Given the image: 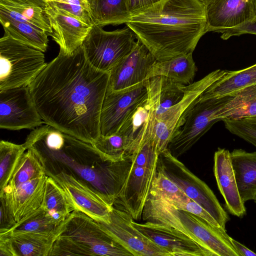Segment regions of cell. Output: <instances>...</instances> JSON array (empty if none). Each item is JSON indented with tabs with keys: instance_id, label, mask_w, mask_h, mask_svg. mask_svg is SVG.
<instances>
[{
	"instance_id": "obj_1",
	"label": "cell",
	"mask_w": 256,
	"mask_h": 256,
	"mask_svg": "<svg viewBox=\"0 0 256 256\" xmlns=\"http://www.w3.org/2000/svg\"><path fill=\"white\" fill-rule=\"evenodd\" d=\"M110 72L94 67L81 46L60 50L28 86L44 124L90 144L100 134V120Z\"/></svg>"
},
{
	"instance_id": "obj_2",
	"label": "cell",
	"mask_w": 256,
	"mask_h": 256,
	"mask_svg": "<svg viewBox=\"0 0 256 256\" xmlns=\"http://www.w3.org/2000/svg\"><path fill=\"white\" fill-rule=\"evenodd\" d=\"M126 24L157 62L192 54L208 32L206 6L200 0H164Z\"/></svg>"
},
{
	"instance_id": "obj_3",
	"label": "cell",
	"mask_w": 256,
	"mask_h": 256,
	"mask_svg": "<svg viewBox=\"0 0 256 256\" xmlns=\"http://www.w3.org/2000/svg\"><path fill=\"white\" fill-rule=\"evenodd\" d=\"M142 218L146 222L171 226L182 232L209 256H238L226 230L188 211L176 208L162 198L148 195Z\"/></svg>"
},
{
	"instance_id": "obj_4",
	"label": "cell",
	"mask_w": 256,
	"mask_h": 256,
	"mask_svg": "<svg viewBox=\"0 0 256 256\" xmlns=\"http://www.w3.org/2000/svg\"><path fill=\"white\" fill-rule=\"evenodd\" d=\"M132 256L86 214L73 211L53 246L50 256Z\"/></svg>"
},
{
	"instance_id": "obj_5",
	"label": "cell",
	"mask_w": 256,
	"mask_h": 256,
	"mask_svg": "<svg viewBox=\"0 0 256 256\" xmlns=\"http://www.w3.org/2000/svg\"><path fill=\"white\" fill-rule=\"evenodd\" d=\"M160 154L157 141L152 135L130 157L132 165L114 204L121 205L134 220L142 216L156 172Z\"/></svg>"
},
{
	"instance_id": "obj_6",
	"label": "cell",
	"mask_w": 256,
	"mask_h": 256,
	"mask_svg": "<svg viewBox=\"0 0 256 256\" xmlns=\"http://www.w3.org/2000/svg\"><path fill=\"white\" fill-rule=\"evenodd\" d=\"M46 64L44 52L4 32L0 39V90L28 86Z\"/></svg>"
},
{
	"instance_id": "obj_7",
	"label": "cell",
	"mask_w": 256,
	"mask_h": 256,
	"mask_svg": "<svg viewBox=\"0 0 256 256\" xmlns=\"http://www.w3.org/2000/svg\"><path fill=\"white\" fill-rule=\"evenodd\" d=\"M190 198L200 204L226 230L230 217L216 196L202 180L192 174L166 148L158 156V166Z\"/></svg>"
},
{
	"instance_id": "obj_8",
	"label": "cell",
	"mask_w": 256,
	"mask_h": 256,
	"mask_svg": "<svg viewBox=\"0 0 256 256\" xmlns=\"http://www.w3.org/2000/svg\"><path fill=\"white\" fill-rule=\"evenodd\" d=\"M128 26L122 29L106 31L93 25L82 44L86 58L96 69L110 72L134 48L137 41Z\"/></svg>"
},
{
	"instance_id": "obj_9",
	"label": "cell",
	"mask_w": 256,
	"mask_h": 256,
	"mask_svg": "<svg viewBox=\"0 0 256 256\" xmlns=\"http://www.w3.org/2000/svg\"><path fill=\"white\" fill-rule=\"evenodd\" d=\"M226 72L227 70L218 69L200 80L185 86L182 99L156 118L153 134L157 141L160 153L168 148L170 141L183 125L187 115L200 95Z\"/></svg>"
},
{
	"instance_id": "obj_10",
	"label": "cell",
	"mask_w": 256,
	"mask_h": 256,
	"mask_svg": "<svg viewBox=\"0 0 256 256\" xmlns=\"http://www.w3.org/2000/svg\"><path fill=\"white\" fill-rule=\"evenodd\" d=\"M230 96L198 100L187 115L184 124L170 141L168 148L178 158L190 150L216 122L218 112Z\"/></svg>"
},
{
	"instance_id": "obj_11",
	"label": "cell",
	"mask_w": 256,
	"mask_h": 256,
	"mask_svg": "<svg viewBox=\"0 0 256 256\" xmlns=\"http://www.w3.org/2000/svg\"><path fill=\"white\" fill-rule=\"evenodd\" d=\"M148 80L118 91L108 87L100 115V134L118 132L130 114L148 98Z\"/></svg>"
},
{
	"instance_id": "obj_12",
	"label": "cell",
	"mask_w": 256,
	"mask_h": 256,
	"mask_svg": "<svg viewBox=\"0 0 256 256\" xmlns=\"http://www.w3.org/2000/svg\"><path fill=\"white\" fill-rule=\"evenodd\" d=\"M62 188L74 210L97 222L108 223L114 202L105 194L90 188L71 174H48Z\"/></svg>"
},
{
	"instance_id": "obj_13",
	"label": "cell",
	"mask_w": 256,
	"mask_h": 256,
	"mask_svg": "<svg viewBox=\"0 0 256 256\" xmlns=\"http://www.w3.org/2000/svg\"><path fill=\"white\" fill-rule=\"evenodd\" d=\"M44 123L28 86L0 90L1 128L14 130L34 129Z\"/></svg>"
},
{
	"instance_id": "obj_14",
	"label": "cell",
	"mask_w": 256,
	"mask_h": 256,
	"mask_svg": "<svg viewBox=\"0 0 256 256\" xmlns=\"http://www.w3.org/2000/svg\"><path fill=\"white\" fill-rule=\"evenodd\" d=\"M130 214L113 206L108 223L97 222L100 228L132 254L133 256H170L132 224Z\"/></svg>"
},
{
	"instance_id": "obj_15",
	"label": "cell",
	"mask_w": 256,
	"mask_h": 256,
	"mask_svg": "<svg viewBox=\"0 0 256 256\" xmlns=\"http://www.w3.org/2000/svg\"><path fill=\"white\" fill-rule=\"evenodd\" d=\"M156 62L148 48L137 40L132 50L110 72L108 87L118 91L148 80V72Z\"/></svg>"
},
{
	"instance_id": "obj_16",
	"label": "cell",
	"mask_w": 256,
	"mask_h": 256,
	"mask_svg": "<svg viewBox=\"0 0 256 256\" xmlns=\"http://www.w3.org/2000/svg\"><path fill=\"white\" fill-rule=\"evenodd\" d=\"M46 12L52 30L50 36L60 50L66 54L72 53L82 45L93 26L50 4H47Z\"/></svg>"
},
{
	"instance_id": "obj_17",
	"label": "cell",
	"mask_w": 256,
	"mask_h": 256,
	"mask_svg": "<svg viewBox=\"0 0 256 256\" xmlns=\"http://www.w3.org/2000/svg\"><path fill=\"white\" fill-rule=\"evenodd\" d=\"M205 6L208 32L235 28L256 16V0H210Z\"/></svg>"
},
{
	"instance_id": "obj_18",
	"label": "cell",
	"mask_w": 256,
	"mask_h": 256,
	"mask_svg": "<svg viewBox=\"0 0 256 256\" xmlns=\"http://www.w3.org/2000/svg\"><path fill=\"white\" fill-rule=\"evenodd\" d=\"M134 220L132 223L136 228L170 256H209L196 242L174 228L150 222L139 224Z\"/></svg>"
},
{
	"instance_id": "obj_19",
	"label": "cell",
	"mask_w": 256,
	"mask_h": 256,
	"mask_svg": "<svg viewBox=\"0 0 256 256\" xmlns=\"http://www.w3.org/2000/svg\"><path fill=\"white\" fill-rule=\"evenodd\" d=\"M47 174L33 179L0 197L13 226L20 223L41 208Z\"/></svg>"
},
{
	"instance_id": "obj_20",
	"label": "cell",
	"mask_w": 256,
	"mask_h": 256,
	"mask_svg": "<svg viewBox=\"0 0 256 256\" xmlns=\"http://www.w3.org/2000/svg\"><path fill=\"white\" fill-rule=\"evenodd\" d=\"M148 98L130 114L118 130L126 140L128 158L154 134L156 99L148 86Z\"/></svg>"
},
{
	"instance_id": "obj_21",
	"label": "cell",
	"mask_w": 256,
	"mask_h": 256,
	"mask_svg": "<svg viewBox=\"0 0 256 256\" xmlns=\"http://www.w3.org/2000/svg\"><path fill=\"white\" fill-rule=\"evenodd\" d=\"M214 172L228 212L237 217H244L246 209L239 192L228 150L218 148L214 152Z\"/></svg>"
},
{
	"instance_id": "obj_22",
	"label": "cell",
	"mask_w": 256,
	"mask_h": 256,
	"mask_svg": "<svg viewBox=\"0 0 256 256\" xmlns=\"http://www.w3.org/2000/svg\"><path fill=\"white\" fill-rule=\"evenodd\" d=\"M45 0H0V18L28 23L52 32Z\"/></svg>"
},
{
	"instance_id": "obj_23",
	"label": "cell",
	"mask_w": 256,
	"mask_h": 256,
	"mask_svg": "<svg viewBox=\"0 0 256 256\" xmlns=\"http://www.w3.org/2000/svg\"><path fill=\"white\" fill-rule=\"evenodd\" d=\"M230 158L240 197L245 203L256 196V151L235 149Z\"/></svg>"
},
{
	"instance_id": "obj_24",
	"label": "cell",
	"mask_w": 256,
	"mask_h": 256,
	"mask_svg": "<svg viewBox=\"0 0 256 256\" xmlns=\"http://www.w3.org/2000/svg\"><path fill=\"white\" fill-rule=\"evenodd\" d=\"M67 218L63 225L54 231L28 232L10 236L16 256H50L55 242L64 229Z\"/></svg>"
},
{
	"instance_id": "obj_25",
	"label": "cell",
	"mask_w": 256,
	"mask_h": 256,
	"mask_svg": "<svg viewBox=\"0 0 256 256\" xmlns=\"http://www.w3.org/2000/svg\"><path fill=\"white\" fill-rule=\"evenodd\" d=\"M256 84V64L237 70H228L200 96L202 100L229 96L246 86Z\"/></svg>"
},
{
	"instance_id": "obj_26",
	"label": "cell",
	"mask_w": 256,
	"mask_h": 256,
	"mask_svg": "<svg viewBox=\"0 0 256 256\" xmlns=\"http://www.w3.org/2000/svg\"><path fill=\"white\" fill-rule=\"evenodd\" d=\"M197 68L192 54H180L163 62H156L150 68L148 78L165 76L183 85L192 84Z\"/></svg>"
},
{
	"instance_id": "obj_27",
	"label": "cell",
	"mask_w": 256,
	"mask_h": 256,
	"mask_svg": "<svg viewBox=\"0 0 256 256\" xmlns=\"http://www.w3.org/2000/svg\"><path fill=\"white\" fill-rule=\"evenodd\" d=\"M230 96L218 112L220 120L256 118V84L246 86Z\"/></svg>"
},
{
	"instance_id": "obj_28",
	"label": "cell",
	"mask_w": 256,
	"mask_h": 256,
	"mask_svg": "<svg viewBox=\"0 0 256 256\" xmlns=\"http://www.w3.org/2000/svg\"><path fill=\"white\" fill-rule=\"evenodd\" d=\"M22 154L20 161L1 197L21 185L43 174H46L44 156L34 147L31 146Z\"/></svg>"
},
{
	"instance_id": "obj_29",
	"label": "cell",
	"mask_w": 256,
	"mask_h": 256,
	"mask_svg": "<svg viewBox=\"0 0 256 256\" xmlns=\"http://www.w3.org/2000/svg\"><path fill=\"white\" fill-rule=\"evenodd\" d=\"M93 25L126 24L130 18L127 0H88Z\"/></svg>"
},
{
	"instance_id": "obj_30",
	"label": "cell",
	"mask_w": 256,
	"mask_h": 256,
	"mask_svg": "<svg viewBox=\"0 0 256 256\" xmlns=\"http://www.w3.org/2000/svg\"><path fill=\"white\" fill-rule=\"evenodd\" d=\"M41 207L49 217L59 223L74 210L62 188L49 175L46 178Z\"/></svg>"
},
{
	"instance_id": "obj_31",
	"label": "cell",
	"mask_w": 256,
	"mask_h": 256,
	"mask_svg": "<svg viewBox=\"0 0 256 256\" xmlns=\"http://www.w3.org/2000/svg\"><path fill=\"white\" fill-rule=\"evenodd\" d=\"M148 86L156 98V118L178 104L183 98L185 85L161 76L148 79Z\"/></svg>"
},
{
	"instance_id": "obj_32",
	"label": "cell",
	"mask_w": 256,
	"mask_h": 256,
	"mask_svg": "<svg viewBox=\"0 0 256 256\" xmlns=\"http://www.w3.org/2000/svg\"><path fill=\"white\" fill-rule=\"evenodd\" d=\"M4 32L12 38L33 46L42 52L48 46V34L44 30L28 23L0 18Z\"/></svg>"
},
{
	"instance_id": "obj_33",
	"label": "cell",
	"mask_w": 256,
	"mask_h": 256,
	"mask_svg": "<svg viewBox=\"0 0 256 256\" xmlns=\"http://www.w3.org/2000/svg\"><path fill=\"white\" fill-rule=\"evenodd\" d=\"M66 219L61 223L58 222L49 217L41 207L20 223L8 228L0 229V236L10 237L28 232H52L61 227Z\"/></svg>"
},
{
	"instance_id": "obj_34",
	"label": "cell",
	"mask_w": 256,
	"mask_h": 256,
	"mask_svg": "<svg viewBox=\"0 0 256 256\" xmlns=\"http://www.w3.org/2000/svg\"><path fill=\"white\" fill-rule=\"evenodd\" d=\"M92 146L104 162H118L128 158L126 138L118 132L109 136L100 134Z\"/></svg>"
},
{
	"instance_id": "obj_35",
	"label": "cell",
	"mask_w": 256,
	"mask_h": 256,
	"mask_svg": "<svg viewBox=\"0 0 256 256\" xmlns=\"http://www.w3.org/2000/svg\"><path fill=\"white\" fill-rule=\"evenodd\" d=\"M26 150L23 144L2 140L0 142V194L11 178L22 154Z\"/></svg>"
},
{
	"instance_id": "obj_36",
	"label": "cell",
	"mask_w": 256,
	"mask_h": 256,
	"mask_svg": "<svg viewBox=\"0 0 256 256\" xmlns=\"http://www.w3.org/2000/svg\"><path fill=\"white\" fill-rule=\"evenodd\" d=\"M150 196L174 200L187 196L184 192L157 166Z\"/></svg>"
},
{
	"instance_id": "obj_37",
	"label": "cell",
	"mask_w": 256,
	"mask_h": 256,
	"mask_svg": "<svg viewBox=\"0 0 256 256\" xmlns=\"http://www.w3.org/2000/svg\"><path fill=\"white\" fill-rule=\"evenodd\" d=\"M222 121L230 133L256 148V118L238 120L224 119Z\"/></svg>"
},
{
	"instance_id": "obj_38",
	"label": "cell",
	"mask_w": 256,
	"mask_h": 256,
	"mask_svg": "<svg viewBox=\"0 0 256 256\" xmlns=\"http://www.w3.org/2000/svg\"><path fill=\"white\" fill-rule=\"evenodd\" d=\"M74 16L84 23L92 26L88 0H45Z\"/></svg>"
},
{
	"instance_id": "obj_39",
	"label": "cell",
	"mask_w": 256,
	"mask_h": 256,
	"mask_svg": "<svg viewBox=\"0 0 256 256\" xmlns=\"http://www.w3.org/2000/svg\"><path fill=\"white\" fill-rule=\"evenodd\" d=\"M164 198L167 200L176 208L188 211L202 218L210 224L214 226L221 228L218 222L209 212H208L200 204L188 198V196L178 198L174 200H168L165 198Z\"/></svg>"
},
{
	"instance_id": "obj_40",
	"label": "cell",
	"mask_w": 256,
	"mask_h": 256,
	"mask_svg": "<svg viewBox=\"0 0 256 256\" xmlns=\"http://www.w3.org/2000/svg\"><path fill=\"white\" fill-rule=\"evenodd\" d=\"M216 32L222 34L220 38L226 40L232 36H238L243 34H256V16L252 20L235 28L220 30Z\"/></svg>"
},
{
	"instance_id": "obj_41",
	"label": "cell",
	"mask_w": 256,
	"mask_h": 256,
	"mask_svg": "<svg viewBox=\"0 0 256 256\" xmlns=\"http://www.w3.org/2000/svg\"><path fill=\"white\" fill-rule=\"evenodd\" d=\"M164 0H127L128 10L131 16L142 12Z\"/></svg>"
},
{
	"instance_id": "obj_42",
	"label": "cell",
	"mask_w": 256,
	"mask_h": 256,
	"mask_svg": "<svg viewBox=\"0 0 256 256\" xmlns=\"http://www.w3.org/2000/svg\"><path fill=\"white\" fill-rule=\"evenodd\" d=\"M0 256H17L10 237L0 236Z\"/></svg>"
},
{
	"instance_id": "obj_43",
	"label": "cell",
	"mask_w": 256,
	"mask_h": 256,
	"mask_svg": "<svg viewBox=\"0 0 256 256\" xmlns=\"http://www.w3.org/2000/svg\"><path fill=\"white\" fill-rule=\"evenodd\" d=\"M230 240L238 256H256V253L250 250L244 244L231 237Z\"/></svg>"
},
{
	"instance_id": "obj_44",
	"label": "cell",
	"mask_w": 256,
	"mask_h": 256,
	"mask_svg": "<svg viewBox=\"0 0 256 256\" xmlns=\"http://www.w3.org/2000/svg\"><path fill=\"white\" fill-rule=\"evenodd\" d=\"M202 2H203L205 5L206 3H208L210 0H200Z\"/></svg>"
},
{
	"instance_id": "obj_45",
	"label": "cell",
	"mask_w": 256,
	"mask_h": 256,
	"mask_svg": "<svg viewBox=\"0 0 256 256\" xmlns=\"http://www.w3.org/2000/svg\"><path fill=\"white\" fill-rule=\"evenodd\" d=\"M254 200L256 203V196H254Z\"/></svg>"
}]
</instances>
